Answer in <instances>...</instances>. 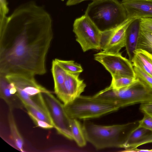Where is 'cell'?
<instances>
[{"mask_svg":"<svg viewBox=\"0 0 152 152\" xmlns=\"http://www.w3.org/2000/svg\"><path fill=\"white\" fill-rule=\"evenodd\" d=\"M64 106L70 119L84 120L99 118L120 109L115 105L95 99L93 96L81 95Z\"/></svg>","mask_w":152,"mask_h":152,"instance_id":"8992f818","label":"cell"},{"mask_svg":"<svg viewBox=\"0 0 152 152\" xmlns=\"http://www.w3.org/2000/svg\"><path fill=\"white\" fill-rule=\"evenodd\" d=\"M141 30L152 33V18L140 19Z\"/></svg>","mask_w":152,"mask_h":152,"instance_id":"4316f807","label":"cell"},{"mask_svg":"<svg viewBox=\"0 0 152 152\" xmlns=\"http://www.w3.org/2000/svg\"><path fill=\"white\" fill-rule=\"evenodd\" d=\"M94 60L101 64L111 75L136 77L132 62L120 52L110 53L102 51L94 54Z\"/></svg>","mask_w":152,"mask_h":152,"instance_id":"9c48e42d","label":"cell"},{"mask_svg":"<svg viewBox=\"0 0 152 152\" xmlns=\"http://www.w3.org/2000/svg\"><path fill=\"white\" fill-rule=\"evenodd\" d=\"M140 110L143 114L146 113L152 117V102L141 104Z\"/></svg>","mask_w":152,"mask_h":152,"instance_id":"83f0119b","label":"cell"},{"mask_svg":"<svg viewBox=\"0 0 152 152\" xmlns=\"http://www.w3.org/2000/svg\"><path fill=\"white\" fill-rule=\"evenodd\" d=\"M13 110L9 109L8 115V121L10 128V136L17 149L21 152H24L23 148L24 141L16 124Z\"/></svg>","mask_w":152,"mask_h":152,"instance_id":"ac0fdd59","label":"cell"},{"mask_svg":"<svg viewBox=\"0 0 152 152\" xmlns=\"http://www.w3.org/2000/svg\"><path fill=\"white\" fill-rule=\"evenodd\" d=\"M27 112L29 116L37 126L45 129L54 128L52 124L37 118L29 112Z\"/></svg>","mask_w":152,"mask_h":152,"instance_id":"484cf974","label":"cell"},{"mask_svg":"<svg viewBox=\"0 0 152 152\" xmlns=\"http://www.w3.org/2000/svg\"><path fill=\"white\" fill-rule=\"evenodd\" d=\"M7 0H0V16H6L9 9Z\"/></svg>","mask_w":152,"mask_h":152,"instance_id":"f1b7e54d","label":"cell"},{"mask_svg":"<svg viewBox=\"0 0 152 152\" xmlns=\"http://www.w3.org/2000/svg\"><path fill=\"white\" fill-rule=\"evenodd\" d=\"M135 77L152 90V77L139 68L134 66Z\"/></svg>","mask_w":152,"mask_h":152,"instance_id":"cb8c5ba5","label":"cell"},{"mask_svg":"<svg viewBox=\"0 0 152 152\" xmlns=\"http://www.w3.org/2000/svg\"><path fill=\"white\" fill-rule=\"evenodd\" d=\"M132 123L110 126L97 125L84 120L82 125L87 141L97 149L122 148L127 134L125 132Z\"/></svg>","mask_w":152,"mask_h":152,"instance_id":"277c9868","label":"cell"},{"mask_svg":"<svg viewBox=\"0 0 152 152\" xmlns=\"http://www.w3.org/2000/svg\"><path fill=\"white\" fill-rule=\"evenodd\" d=\"M53 37L50 15L34 1L0 16V75L45 74Z\"/></svg>","mask_w":152,"mask_h":152,"instance_id":"6da1fadb","label":"cell"},{"mask_svg":"<svg viewBox=\"0 0 152 152\" xmlns=\"http://www.w3.org/2000/svg\"><path fill=\"white\" fill-rule=\"evenodd\" d=\"M143 114L142 119L138 121V126L152 132V117L146 113Z\"/></svg>","mask_w":152,"mask_h":152,"instance_id":"d4e9b609","label":"cell"},{"mask_svg":"<svg viewBox=\"0 0 152 152\" xmlns=\"http://www.w3.org/2000/svg\"><path fill=\"white\" fill-rule=\"evenodd\" d=\"M58 64L68 73L80 74L83 69L80 64L72 60H64L57 58L55 59Z\"/></svg>","mask_w":152,"mask_h":152,"instance_id":"7402d4cb","label":"cell"},{"mask_svg":"<svg viewBox=\"0 0 152 152\" xmlns=\"http://www.w3.org/2000/svg\"><path fill=\"white\" fill-rule=\"evenodd\" d=\"M131 61L137 67L152 77V53L142 49H137Z\"/></svg>","mask_w":152,"mask_h":152,"instance_id":"2e32d148","label":"cell"},{"mask_svg":"<svg viewBox=\"0 0 152 152\" xmlns=\"http://www.w3.org/2000/svg\"><path fill=\"white\" fill-rule=\"evenodd\" d=\"M80 74L67 73L63 91L59 99L64 105L74 100L84 91L86 85L79 78Z\"/></svg>","mask_w":152,"mask_h":152,"instance_id":"8fae6325","label":"cell"},{"mask_svg":"<svg viewBox=\"0 0 152 152\" xmlns=\"http://www.w3.org/2000/svg\"><path fill=\"white\" fill-rule=\"evenodd\" d=\"M135 18H127L119 25L112 29L101 31L100 49L104 52L118 53L125 47L127 29Z\"/></svg>","mask_w":152,"mask_h":152,"instance_id":"30bf717a","label":"cell"},{"mask_svg":"<svg viewBox=\"0 0 152 152\" xmlns=\"http://www.w3.org/2000/svg\"><path fill=\"white\" fill-rule=\"evenodd\" d=\"M34 76L14 74L5 76L7 80L15 87L18 96L24 106H31L46 115L49 112L42 93L51 92L39 84Z\"/></svg>","mask_w":152,"mask_h":152,"instance_id":"5b68a950","label":"cell"},{"mask_svg":"<svg viewBox=\"0 0 152 152\" xmlns=\"http://www.w3.org/2000/svg\"><path fill=\"white\" fill-rule=\"evenodd\" d=\"M73 31L83 52L100 49L101 31L87 15L75 19Z\"/></svg>","mask_w":152,"mask_h":152,"instance_id":"52a82bcc","label":"cell"},{"mask_svg":"<svg viewBox=\"0 0 152 152\" xmlns=\"http://www.w3.org/2000/svg\"><path fill=\"white\" fill-rule=\"evenodd\" d=\"M111 76L112 80L110 86L113 88L117 90L129 86L137 80L136 77L117 75Z\"/></svg>","mask_w":152,"mask_h":152,"instance_id":"44dd1931","label":"cell"},{"mask_svg":"<svg viewBox=\"0 0 152 152\" xmlns=\"http://www.w3.org/2000/svg\"><path fill=\"white\" fill-rule=\"evenodd\" d=\"M70 126L73 140L77 145L82 147L85 146L86 143L82 126L80 122L76 119H70Z\"/></svg>","mask_w":152,"mask_h":152,"instance_id":"d6986e66","label":"cell"},{"mask_svg":"<svg viewBox=\"0 0 152 152\" xmlns=\"http://www.w3.org/2000/svg\"><path fill=\"white\" fill-rule=\"evenodd\" d=\"M51 72L54 82V92L59 99L63 91L64 84L67 72L61 66L55 59L53 60L52 62Z\"/></svg>","mask_w":152,"mask_h":152,"instance_id":"e0dca14e","label":"cell"},{"mask_svg":"<svg viewBox=\"0 0 152 152\" xmlns=\"http://www.w3.org/2000/svg\"><path fill=\"white\" fill-rule=\"evenodd\" d=\"M24 107L27 110V112H29L37 118L46 122L54 126L51 119L44 113L29 105H25Z\"/></svg>","mask_w":152,"mask_h":152,"instance_id":"603a6c76","label":"cell"},{"mask_svg":"<svg viewBox=\"0 0 152 152\" xmlns=\"http://www.w3.org/2000/svg\"><path fill=\"white\" fill-rule=\"evenodd\" d=\"M12 85L5 76L0 75V98L7 104L9 109H23L24 107L18 96L10 93Z\"/></svg>","mask_w":152,"mask_h":152,"instance_id":"9a60e30c","label":"cell"},{"mask_svg":"<svg viewBox=\"0 0 152 152\" xmlns=\"http://www.w3.org/2000/svg\"><path fill=\"white\" fill-rule=\"evenodd\" d=\"M152 143V132L137 126L128 134L122 148L123 151H131L141 145Z\"/></svg>","mask_w":152,"mask_h":152,"instance_id":"4fadbf2b","label":"cell"},{"mask_svg":"<svg viewBox=\"0 0 152 152\" xmlns=\"http://www.w3.org/2000/svg\"><path fill=\"white\" fill-rule=\"evenodd\" d=\"M85 14L101 31L110 30L127 18L126 10L118 0H97L88 5Z\"/></svg>","mask_w":152,"mask_h":152,"instance_id":"3957f363","label":"cell"},{"mask_svg":"<svg viewBox=\"0 0 152 152\" xmlns=\"http://www.w3.org/2000/svg\"><path fill=\"white\" fill-rule=\"evenodd\" d=\"M139 49L152 53V33L140 30L137 49Z\"/></svg>","mask_w":152,"mask_h":152,"instance_id":"ffe728a7","label":"cell"},{"mask_svg":"<svg viewBox=\"0 0 152 152\" xmlns=\"http://www.w3.org/2000/svg\"><path fill=\"white\" fill-rule=\"evenodd\" d=\"M88 0L94 1L97 0H67L66 5L68 6H72L78 4L83 1Z\"/></svg>","mask_w":152,"mask_h":152,"instance_id":"f546056e","label":"cell"},{"mask_svg":"<svg viewBox=\"0 0 152 152\" xmlns=\"http://www.w3.org/2000/svg\"><path fill=\"white\" fill-rule=\"evenodd\" d=\"M127 18H152V0H122Z\"/></svg>","mask_w":152,"mask_h":152,"instance_id":"7c38bea8","label":"cell"},{"mask_svg":"<svg viewBox=\"0 0 152 152\" xmlns=\"http://www.w3.org/2000/svg\"><path fill=\"white\" fill-rule=\"evenodd\" d=\"M137 79L131 85L119 89H113L109 86L93 96L115 105L120 108L138 104L152 102V90Z\"/></svg>","mask_w":152,"mask_h":152,"instance_id":"7a4b0ae2","label":"cell"},{"mask_svg":"<svg viewBox=\"0 0 152 152\" xmlns=\"http://www.w3.org/2000/svg\"><path fill=\"white\" fill-rule=\"evenodd\" d=\"M42 94L54 128L59 134L69 140H73L70 126V119L66 114L64 104L52 94V92Z\"/></svg>","mask_w":152,"mask_h":152,"instance_id":"ba28073f","label":"cell"},{"mask_svg":"<svg viewBox=\"0 0 152 152\" xmlns=\"http://www.w3.org/2000/svg\"><path fill=\"white\" fill-rule=\"evenodd\" d=\"M140 19H136L129 26L126 31L125 47L129 59L132 60L137 49L140 29Z\"/></svg>","mask_w":152,"mask_h":152,"instance_id":"5bb4252c","label":"cell"}]
</instances>
